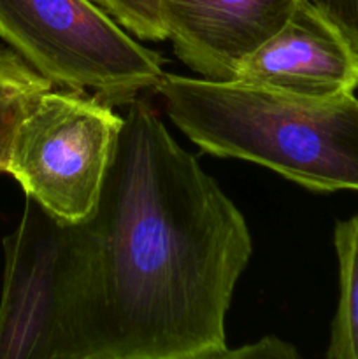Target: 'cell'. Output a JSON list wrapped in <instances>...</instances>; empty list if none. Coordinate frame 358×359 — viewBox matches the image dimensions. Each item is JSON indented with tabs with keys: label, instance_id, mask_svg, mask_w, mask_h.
Wrapping results in <instances>:
<instances>
[{
	"label": "cell",
	"instance_id": "10",
	"mask_svg": "<svg viewBox=\"0 0 358 359\" xmlns=\"http://www.w3.org/2000/svg\"><path fill=\"white\" fill-rule=\"evenodd\" d=\"M126 32L140 41H165L160 0H95Z\"/></svg>",
	"mask_w": 358,
	"mask_h": 359
},
{
	"label": "cell",
	"instance_id": "6",
	"mask_svg": "<svg viewBox=\"0 0 358 359\" xmlns=\"http://www.w3.org/2000/svg\"><path fill=\"white\" fill-rule=\"evenodd\" d=\"M234 81L304 98L358 90V55L339 28L307 0L265 44L246 56Z\"/></svg>",
	"mask_w": 358,
	"mask_h": 359
},
{
	"label": "cell",
	"instance_id": "1",
	"mask_svg": "<svg viewBox=\"0 0 358 359\" xmlns=\"http://www.w3.org/2000/svg\"><path fill=\"white\" fill-rule=\"evenodd\" d=\"M86 219V359H202L228 349L225 319L253 252L248 223L140 98L123 116Z\"/></svg>",
	"mask_w": 358,
	"mask_h": 359
},
{
	"label": "cell",
	"instance_id": "12",
	"mask_svg": "<svg viewBox=\"0 0 358 359\" xmlns=\"http://www.w3.org/2000/svg\"><path fill=\"white\" fill-rule=\"evenodd\" d=\"M325 14L358 55V0H307Z\"/></svg>",
	"mask_w": 358,
	"mask_h": 359
},
{
	"label": "cell",
	"instance_id": "2",
	"mask_svg": "<svg viewBox=\"0 0 358 359\" xmlns=\"http://www.w3.org/2000/svg\"><path fill=\"white\" fill-rule=\"evenodd\" d=\"M171 121L206 153L270 168L311 191L358 193V98H304L241 81L165 74Z\"/></svg>",
	"mask_w": 358,
	"mask_h": 359
},
{
	"label": "cell",
	"instance_id": "4",
	"mask_svg": "<svg viewBox=\"0 0 358 359\" xmlns=\"http://www.w3.org/2000/svg\"><path fill=\"white\" fill-rule=\"evenodd\" d=\"M0 39L55 88L91 91L112 107L165 76L161 56L95 0H0Z\"/></svg>",
	"mask_w": 358,
	"mask_h": 359
},
{
	"label": "cell",
	"instance_id": "3",
	"mask_svg": "<svg viewBox=\"0 0 358 359\" xmlns=\"http://www.w3.org/2000/svg\"><path fill=\"white\" fill-rule=\"evenodd\" d=\"M0 359H86L93 283L88 219L65 223L35 200L4 238Z\"/></svg>",
	"mask_w": 358,
	"mask_h": 359
},
{
	"label": "cell",
	"instance_id": "8",
	"mask_svg": "<svg viewBox=\"0 0 358 359\" xmlns=\"http://www.w3.org/2000/svg\"><path fill=\"white\" fill-rule=\"evenodd\" d=\"M333 245L339 265V300L326 359H358V214L336 224Z\"/></svg>",
	"mask_w": 358,
	"mask_h": 359
},
{
	"label": "cell",
	"instance_id": "7",
	"mask_svg": "<svg viewBox=\"0 0 358 359\" xmlns=\"http://www.w3.org/2000/svg\"><path fill=\"white\" fill-rule=\"evenodd\" d=\"M300 0H160L175 56L209 81H234L239 63L284 27Z\"/></svg>",
	"mask_w": 358,
	"mask_h": 359
},
{
	"label": "cell",
	"instance_id": "5",
	"mask_svg": "<svg viewBox=\"0 0 358 359\" xmlns=\"http://www.w3.org/2000/svg\"><path fill=\"white\" fill-rule=\"evenodd\" d=\"M123 118L95 95L49 90L18 128L7 174L53 217L91 216Z\"/></svg>",
	"mask_w": 358,
	"mask_h": 359
},
{
	"label": "cell",
	"instance_id": "11",
	"mask_svg": "<svg viewBox=\"0 0 358 359\" xmlns=\"http://www.w3.org/2000/svg\"><path fill=\"white\" fill-rule=\"evenodd\" d=\"M202 359H300V356L290 342L279 337L269 335L237 349H227L216 356Z\"/></svg>",
	"mask_w": 358,
	"mask_h": 359
},
{
	"label": "cell",
	"instance_id": "9",
	"mask_svg": "<svg viewBox=\"0 0 358 359\" xmlns=\"http://www.w3.org/2000/svg\"><path fill=\"white\" fill-rule=\"evenodd\" d=\"M53 88L18 53L0 46V172H7L14 139L25 116Z\"/></svg>",
	"mask_w": 358,
	"mask_h": 359
}]
</instances>
